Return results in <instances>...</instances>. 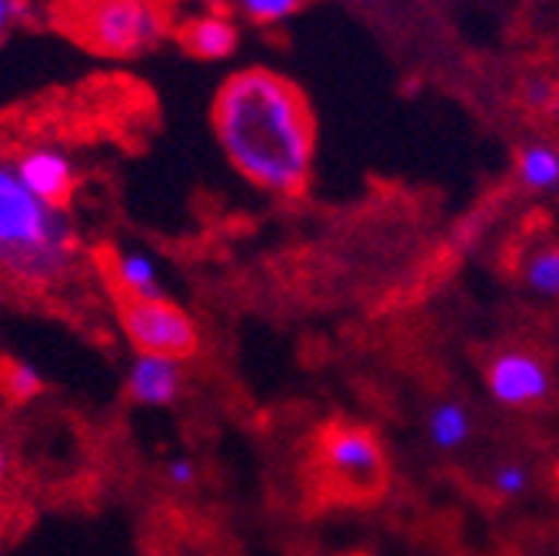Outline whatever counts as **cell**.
<instances>
[{
	"label": "cell",
	"mask_w": 559,
	"mask_h": 556,
	"mask_svg": "<svg viewBox=\"0 0 559 556\" xmlns=\"http://www.w3.org/2000/svg\"><path fill=\"white\" fill-rule=\"evenodd\" d=\"M53 24L100 57H140L170 31V0H53Z\"/></svg>",
	"instance_id": "obj_3"
},
{
	"label": "cell",
	"mask_w": 559,
	"mask_h": 556,
	"mask_svg": "<svg viewBox=\"0 0 559 556\" xmlns=\"http://www.w3.org/2000/svg\"><path fill=\"white\" fill-rule=\"evenodd\" d=\"M160 473H164V483L174 486V490H190V486L200 480V466H197V460L187 457V453L167 457L164 466H160Z\"/></svg>",
	"instance_id": "obj_17"
},
{
	"label": "cell",
	"mask_w": 559,
	"mask_h": 556,
	"mask_svg": "<svg viewBox=\"0 0 559 556\" xmlns=\"http://www.w3.org/2000/svg\"><path fill=\"white\" fill-rule=\"evenodd\" d=\"M24 17V0H0V40Z\"/></svg>",
	"instance_id": "obj_19"
},
{
	"label": "cell",
	"mask_w": 559,
	"mask_h": 556,
	"mask_svg": "<svg viewBox=\"0 0 559 556\" xmlns=\"http://www.w3.org/2000/svg\"><path fill=\"white\" fill-rule=\"evenodd\" d=\"M8 476H11V453L4 443H0V490L8 486Z\"/></svg>",
	"instance_id": "obj_20"
},
{
	"label": "cell",
	"mask_w": 559,
	"mask_h": 556,
	"mask_svg": "<svg viewBox=\"0 0 559 556\" xmlns=\"http://www.w3.org/2000/svg\"><path fill=\"white\" fill-rule=\"evenodd\" d=\"M123 393L140 410H167L183 393V364L157 354H133L123 374Z\"/></svg>",
	"instance_id": "obj_7"
},
{
	"label": "cell",
	"mask_w": 559,
	"mask_h": 556,
	"mask_svg": "<svg viewBox=\"0 0 559 556\" xmlns=\"http://www.w3.org/2000/svg\"><path fill=\"white\" fill-rule=\"evenodd\" d=\"M320 457L330 476L354 497H373L386 483L383 443L360 424H330L320 434Z\"/></svg>",
	"instance_id": "obj_5"
},
{
	"label": "cell",
	"mask_w": 559,
	"mask_h": 556,
	"mask_svg": "<svg viewBox=\"0 0 559 556\" xmlns=\"http://www.w3.org/2000/svg\"><path fill=\"white\" fill-rule=\"evenodd\" d=\"M94 260L100 263V273L114 297H164L157 263L140 250L100 247L94 250Z\"/></svg>",
	"instance_id": "obj_9"
},
{
	"label": "cell",
	"mask_w": 559,
	"mask_h": 556,
	"mask_svg": "<svg viewBox=\"0 0 559 556\" xmlns=\"http://www.w3.org/2000/svg\"><path fill=\"white\" fill-rule=\"evenodd\" d=\"M217 141L240 177L276 197H300L313 174L317 120L304 91L266 67L234 74L214 97Z\"/></svg>",
	"instance_id": "obj_1"
},
{
	"label": "cell",
	"mask_w": 559,
	"mask_h": 556,
	"mask_svg": "<svg viewBox=\"0 0 559 556\" xmlns=\"http://www.w3.org/2000/svg\"><path fill=\"white\" fill-rule=\"evenodd\" d=\"M493 490L503 497V500H520L530 494V486H533V470L523 463V460H503L497 470H493Z\"/></svg>",
	"instance_id": "obj_15"
},
{
	"label": "cell",
	"mask_w": 559,
	"mask_h": 556,
	"mask_svg": "<svg viewBox=\"0 0 559 556\" xmlns=\"http://www.w3.org/2000/svg\"><path fill=\"white\" fill-rule=\"evenodd\" d=\"M473 437V416L460 400H440L427 413V440L440 453H456Z\"/></svg>",
	"instance_id": "obj_11"
},
{
	"label": "cell",
	"mask_w": 559,
	"mask_h": 556,
	"mask_svg": "<svg viewBox=\"0 0 559 556\" xmlns=\"http://www.w3.org/2000/svg\"><path fill=\"white\" fill-rule=\"evenodd\" d=\"M520 184L533 193H549L559 187V151L549 144H526L516 161Z\"/></svg>",
	"instance_id": "obj_12"
},
{
	"label": "cell",
	"mask_w": 559,
	"mask_h": 556,
	"mask_svg": "<svg viewBox=\"0 0 559 556\" xmlns=\"http://www.w3.org/2000/svg\"><path fill=\"white\" fill-rule=\"evenodd\" d=\"M0 380H4V393L14 403H31L44 393V374L31 360H11Z\"/></svg>",
	"instance_id": "obj_14"
},
{
	"label": "cell",
	"mask_w": 559,
	"mask_h": 556,
	"mask_svg": "<svg viewBox=\"0 0 559 556\" xmlns=\"http://www.w3.org/2000/svg\"><path fill=\"white\" fill-rule=\"evenodd\" d=\"M81 240L63 206L40 200L0 154V276L27 294L60 291L78 267Z\"/></svg>",
	"instance_id": "obj_2"
},
{
	"label": "cell",
	"mask_w": 559,
	"mask_h": 556,
	"mask_svg": "<svg viewBox=\"0 0 559 556\" xmlns=\"http://www.w3.org/2000/svg\"><path fill=\"white\" fill-rule=\"evenodd\" d=\"M486 390L500 406L526 410L549 397L552 377L549 367L526 351H503L486 367Z\"/></svg>",
	"instance_id": "obj_6"
},
{
	"label": "cell",
	"mask_w": 559,
	"mask_h": 556,
	"mask_svg": "<svg viewBox=\"0 0 559 556\" xmlns=\"http://www.w3.org/2000/svg\"><path fill=\"white\" fill-rule=\"evenodd\" d=\"M523 281L536 297H559V247H543L536 250L526 267H523Z\"/></svg>",
	"instance_id": "obj_13"
},
{
	"label": "cell",
	"mask_w": 559,
	"mask_h": 556,
	"mask_svg": "<svg viewBox=\"0 0 559 556\" xmlns=\"http://www.w3.org/2000/svg\"><path fill=\"white\" fill-rule=\"evenodd\" d=\"M17 164V174L21 180L47 203L53 206H63L74 200V190H78V174H74V164L70 157L57 147H27L24 154L14 157Z\"/></svg>",
	"instance_id": "obj_8"
},
{
	"label": "cell",
	"mask_w": 559,
	"mask_h": 556,
	"mask_svg": "<svg viewBox=\"0 0 559 556\" xmlns=\"http://www.w3.org/2000/svg\"><path fill=\"white\" fill-rule=\"evenodd\" d=\"M117 327L133 354H157L170 360H193L200 354V330L193 317L167 297H114Z\"/></svg>",
	"instance_id": "obj_4"
},
{
	"label": "cell",
	"mask_w": 559,
	"mask_h": 556,
	"mask_svg": "<svg viewBox=\"0 0 559 556\" xmlns=\"http://www.w3.org/2000/svg\"><path fill=\"white\" fill-rule=\"evenodd\" d=\"M523 97H526V107H530V110H552L556 100H559V91H556V84H549V81H530Z\"/></svg>",
	"instance_id": "obj_18"
},
{
	"label": "cell",
	"mask_w": 559,
	"mask_h": 556,
	"mask_svg": "<svg viewBox=\"0 0 559 556\" xmlns=\"http://www.w3.org/2000/svg\"><path fill=\"white\" fill-rule=\"evenodd\" d=\"M177 40L197 60H227L240 47V31L227 14L206 11V14L187 17L177 27Z\"/></svg>",
	"instance_id": "obj_10"
},
{
	"label": "cell",
	"mask_w": 559,
	"mask_h": 556,
	"mask_svg": "<svg viewBox=\"0 0 559 556\" xmlns=\"http://www.w3.org/2000/svg\"><path fill=\"white\" fill-rule=\"evenodd\" d=\"M234 4L253 24H280L294 17L307 0H234Z\"/></svg>",
	"instance_id": "obj_16"
}]
</instances>
